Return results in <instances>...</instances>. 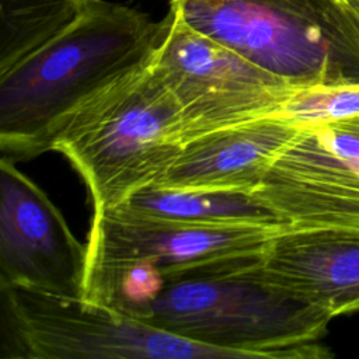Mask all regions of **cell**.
<instances>
[{"mask_svg": "<svg viewBox=\"0 0 359 359\" xmlns=\"http://www.w3.org/2000/svg\"><path fill=\"white\" fill-rule=\"evenodd\" d=\"M87 247L15 161H0V285L83 297Z\"/></svg>", "mask_w": 359, "mask_h": 359, "instance_id": "9c48e42d", "label": "cell"}, {"mask_svg": "<svg viewBox=\"0 0 359 359\" xmlns=\"http://www.w3.org/2000/svg\"><path fill=\"white\" fill-rule=\"evenodd\" d=\"M121 205L139 215L201 226L286 224L251 192L243 191H198L147 185L133 192Z\"/></svg>", "mask_w": 359, "mask_h": 359, "instance_id": "7c38bea8", "label": "cell"}, {"mask_svg": "<svg viewBox=\"0 0 359 359\" xmlns=\"http://www.w3.org/2000/svg\"><path fill=\"white\" fill-rule=\"evenodd\" d=\"M261 265L167 280L137 320L238 359L332 358L323 344L332 316L269 280Z\"/></svg>", "mask_w": 359, "mask_h": 359, "instance_id": "3957f363", "label": "cell"}, {"mask_svg": "<svg viewBox=\"0 0 359 359\" xmlns=\"http://www.w3.org/2000/svg\"><path fill=\"white\" fill-rule=\"evenodd\" d=\"M84 4L81 0H1L0 72L50 39Z\"/></svg>", "mask_w": 359, "mask_h": 359, "instance_id": "4fadbf2b", "label": "cell"}, {"mask_svg": "<svg viewBox=\"0 0 359 359\" xmlns=\"http://www.w3.org/2000/svg\"><path fill=\"white\" fill-rule=\"evenodd\" d=\"M199 32L290 87L359 83V25L337 0H171Z\"/></svg>", "mask_w": 359, "mask_h": 359, "instance_id": "277c9868", "label": "cell"}, {"mask_svg": "<svg viewBox=\"0 0 359 359\" xmlns=\"http://www.w3.org/2000/svg\"><path fill=\"white\" fill-rule=\"evenodd\" d=\"M287 226H201L119 205L93 215L86 273L135 262L154 266L165 280L241 271L261 265L271 240Z\"/></svg>", "mask_w": 359, "mask_h": 359, "instance_id": "52a82bcc", "label": "cell"}, {"mask_svg": "<svg viewBox=\"0 0 359 359\" xmlns=\"http://www.w3.org/2000/svg\"><path fill=\"white\" fill-rule=\"evenodd\" d=\"M300 128L280 116H266L201 135L182 146L151 185L252 192Z\"/></svg>", "mask_w": 359, "mask_h": 359, "instance_id": "8fae6325", "label": "cell"}, {"mask_svg": "<svg viewBox=\"0 0 359 359\" xmlns=\"http://www.w3.org/2000/svg\"><path fill=\"white\" fill-rule=\"evenodd\" d=\"M83 3H88V1H91V0H81Z\"/></svg>", "mask_w": 359, "mask_h": 359, "instance_id": "2e32d148", "label": "cell"}, {"mask_svg": "<svg viewBox=\"0 0 359 359\" xmlns=\"http://www.w3.org/2000/svg\"><path fill=\"white\" fill-rule=\"evenodd\" d=\"M0 325L3 359H238L107 304L21 285H0Z\"/></svg>", "mask_w": 359, "mask_h": 359, "instance_id": "5b68a950", "label": "cell"}, {"mask_svg": "<svg viewBox=\"0 0 359 359\" xmlns=\"http://www.w3.org/2000/svg\"><path fill=\"white\" fill-rule=\"evenodd\" d=\"M294 227H359V116L303 126L251 192Z\"/></svg>", "mask_w": 359, "mask_h": 359, "instance_id": "ba28073f", "label": "cell"}, {"mask_svg": "<svg viewBox=\"0 0 359 359\" xmlns=\"http://www.w3.org/2000/svg\"><path fill=\"white\" fill-rule=\"evenodd\" d=\"M276 116L299 126H314L359 116V83L292 87Z\"/></svg>", "mask_w": 359, "mask_h": 359, "instance_id": "5bb4252c", "label": "cell"}, {"mask_svg": "<svg viewBox=\"0 0 359 359\" xmlns=\"http://www.w3.org/2000/svg\"><path fill=\"white\" fill-rule=\"evenodd\" d=\"M153 65L180 108L182 146L194 137L276 116L290 86L191 27L170 3Z\"/></svg>", "mask_w": 359, "mask_h": 359, "instance_id": "8992f818", "label": "cell"}, {"mask_svg": "<svg viewBox=\"0 0 359 359\" xmlns=\"http://www.w3.org/2000/svg\"><path fill=\"white\" fill-rule=\"evenodd\" d=\"M261 269L332 318L359 311L358 226H287L271 240Z\"/></svg>", "mask_w": 359, "mask_h": 359, "instance_id": "30bf717a", "label": "cell"}, {"mask_svg": "<svg viewBox=\"0 0 359 359\" xmlns=\"http://www.w3.org/2000/svg\"><path fill=\"white\" fill-rule=\"evenodd\" d=\"M153 55L88 95L50 135L49 150L81 175L94 212L154 184L182 149L180 108Z\"/></svg>", "mask_w": 359, "mask_h": 359, "instance_id": "7a4b0ae2", "label": "cell"}, {"mask_svg": "<svg viewBox=\"0 0 359 359\" xmlns=\"http://www.w3.org/2000/svg\"><path fill=\"white\" fill-rule=\"evenodd\" d=\"M359 25V0H337Z\"/></svg>", "mask_w": 359, "mask_h": 359, "instance_id": "9a60e30c", "label": "cell"}, {"mask_svg": "<svg viewBox=\"0 0 359 359\" xmlns=\"http://www.w3.org/2000/svg\"><path fill=\"white\" fill-rule=\"evenodd\" d=\"M167 28L137 8L91 0L57 34L0 72V149L49 151L56 125L88 95L151 57Z\"/></svg>", "mask_w": 359, "mask_h": 359, "instance_id": "6da1fadb", "label": "cell"}]
</instances>
